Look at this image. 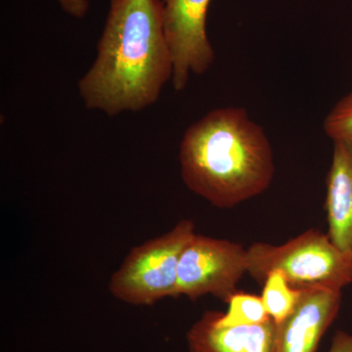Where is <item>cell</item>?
<instances>
[{"label": "cell", "mask_w": 352, "mask_h": 352, "mask_svg": "<svg viewBox=\"0 0 352 352\" xmlns=\"http://www.w3.org/2000/svg\"><path fill=\"white\" fill-rule=\"evenodd\" d=\"M65 12L73 17L82 19L87 15L89 3L88 0H57Z\"/></svg>", "instance_id": "13"}, {"label": "cell", "mask_w": 352, "mask_h": 352, "mask_svg": "<svg viewBox=\"0 0 352 352\" xmlns=\"http://www.w3.org/2000/svg\"><path fill=\"white\" fill-rule=\"evenodd\" d=\"M210 0H164V31L173 59V85L186 87L190 73L203 75L214 61L208 41L207 15Z\"/></svg>", "instance_id": "6"}, {"label": "cell", "mask_w": 352, "mask_h": 352, "mask_svg": "<svg viewBox=\"0 0 352 352\" xmlns=\"http://www.w3.org/2000/svg\"><path fill=\"white\" fill-rule=\"evenodd\" d=\"M227 303L226 311H219V322L222 326L261 325L270 320L261 296L237 292Z\"/></svg>", "instance_id": "11"}, {"label": "cell", "mask_w": 352, "mask_h": 352, "mask_svg": "<svg viewBox=\"0 0 352 352\" xmlns=\"http://www.w3.org/2000/svg\"><path fill=\"white\" fill-rule=\"evenodd\" d=\"M196 234L193 220H179L170 230L132 248L109 282L111 295L135 307L179 298L177 271L185 247Z\"/></svg>", "instance_id": "4"}, {"label": "cell", "mask_w": 352, "mask_h": 352, "mask_svg": "<svg viewBox=\"0 0 352 352\" xmlns=\"http://www.w3.org/2000/svg\"><path fill=\"white\" fill-rule=\"evenodd\" d=\"M173 59L160 0H111L97 56L80 78L85 107L110 117L156 103L173 80Z\"/></svg>", "instance_id": "1"}, {"label": "cell", "mask_w": 352, "mask_h": 352, "mask_svg": "<svg viewBox=\"0 0 352 352\" xmlns=\"http://www.w3.org/2000/svg\"><path fill=\"white\" fill-rule=\"evenodd\" d=\"M219 310L201 314L186 333L188 352H274L276 324L227 327L219 322Z\"/></svg>", "instance_id": "8"}, {"label": "cell", "mask_w": 352, "mask_h": 352, "mask_svg": "<svg viewBox=\"0 0 352 352\" xmlns=\"http://www.w3.org/2000/svg\"><path fill=\"white\" fill-rule=\"evenodd\" d=\"M326 177L325 212L333 244L352 254V141L335 140Z\"/></svg>", "instance_id": "9"}, {"label": "cell", "mask_w": 352, "mask_h": 352, "mask_svg": "<svg viewBox=\"0 0 352 352\" xmlns=\"http://www.w3.org/2000/svg\"><path fill=\"white\" fill-rule=\"evenodd\" d=\"M338 289L303 288L295 310L276 324L274 352H317L342 307Z\"/></svg>", "instance_id": "7"}, {"label": "cell", "mask_w": 352, "mask_h": 352, "mask_svg": "<svg viewBox=\"0 0 352 352\" xmlns=\"http://www.w3.org/2000/svg\"><path fill=\"white\" fill-rule=\"evenodd\" d=\"M328 352H352V333L338 330L333 335Z\"/></svg>", "instance_id": "14"}, {"label": "cell", "mask_w": 352, "mask_h": 352, "mask_svg": "<svg viewBox=\"0 0 352 352\" xmlns=\"http://www.w3.org/2000/svg\"><path fill=\"white\" fill-rule=\"evenodd\" d=\"M248 274L258 284L272 271L298 289L342 291L352 283V254L333 244L328 234L308 229L282 245L258 242L247 249Z\"/></svg>", "instance_id": "3"}, {"label": "cell", "mask_w": 352, "mask_h": 352, "mask_svg": "<svg viewBox=\"0 0 352 352\" xmlns=\"http://www.w3.org/2000/svg\"><path fill=\"white\" fill-rule=\"evenodd\" d=\"M245 274L247 249L242 245L196 233L180 258L178 296L196 300L210 295L227 303Z\"/></svg>", "instance_id": "5"}, {"label": "cell", "mask_w": 352, "mask_h": 352, "mask_svg": "<svg viewBox=\"0 0 352 352\" xmlns=\"http://www.w3.org/2000/svg\"><path fill=\"white\" fill-rule=\"evenodd\" d=\"M263 287L261 296L268 316L275 324L281 323L295 310L302 296V289L292 286L277 270L267 275Z\"/></svg>", "instance_id": "10"}, {"label": "cell", "mask_w": 352, "mask_h": 352, "mask_svg": "<svg viewBox=\"0 0 352 352\" xmlns=\"http://www.w3.org/2000/svg\"><path fill=\"white\" fill-rule=\"evenodd\" d=\"M323 129L333 141H352V90L329 112Z\"/></svg>", "instance_id": "12"}, {"label": "cell", "mask_w": 352, "mask_h": 352, "mask_svg": "<svg viewBox=\"0 0 352 352\" xmlns=\"http://www.w3.org/2000/svg\"><path fill=\"white\" fill-rule=\"evenodd\" d=\"M179 162L187 188L219 208L261 195L274 179L270 139L244 108L214 109L191 124Z\"/></svg>", "instance_id": "2"}]
</instances>
